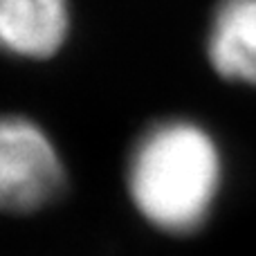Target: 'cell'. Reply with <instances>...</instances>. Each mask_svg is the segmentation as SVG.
<instances>
[{
	"instance_id": "6da1fadb",
	"label": "cell",
	"mask_w": 256,
	"mask_h": 256,
	"mask_svg": "<svg viewBox=\"0 0 256 256\" xmlns=\"http://www.w3.org/2000/svg\"><path fill=\"white\" fill-rule=\"evenodd\" d=\"M222 164L214 137L189 120H164L137 137L128 158V194L137 212L171 236L207 222Z\"/></svg>"
},
{
	"instance_id": "7a4b0ae2",
	"label": "cell",
	"mask_w": 256,
	"mask_h": 256,
	"mask_svg": "<svg viewBox=\"0 0 256 256\" xmlns=\"http://www.w3.org/2000/svg\"><path fill=\"white\" fill-rule=\"evenodd\" d=\"M66 166L32 120L0 115V214H36L66 194Z\"/></svg>"
},
{
	"instance_id": "3957f363",
	"label": "cell",
	"mask_w": 256,
	"mask_h": 256,
	"mask_svg": "<svg viewBox=\"0 0 256 256\" xmlns=\"http://www.w3.org/2000/svg\"><path fill=\"white\" fill-rule=\"evenodd\" d=\"M70 32L68 0H0V52L50 58Z\"/></svg>"
},
{
	"instance_id": "277c9868",
	"label": "cell",
	"mask_w": 256,
	"mask_h": 256,
	"mask_svg": "<svg viewBox=\"0 0 256 256\" xmlns=\"http://www.w3.org/2000/svg\"><path fill=\"white\" fill-rule=\"evenodd\" d=\"M207 52L222 79L256 86V0H220L216 4Z\"/></svg>"
}]
</instances>
